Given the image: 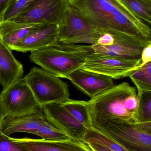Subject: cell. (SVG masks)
<instances>
[{"label": "cell", "mask_w": 151, "mask_h": 151, "mask_svg": "<svg viewBox=\"0 0 151 151\" xmlns=\"http://www.w3.org/2000/svg\"><path fill=\"white\" fill-rule=\"evenodd\" d=\"M91 45L56 43L54 47L31 52L30 60L59 78H66L80 69L87 56L92 53Z\"/></svg>", "instance_id": "3957f363"}, {"label": "cell", "mask_w": 151, "mask_h": 151, "mask_svg": "<svg viewBox=\"0 0 151 151\" xmlns=\"http://www.w3.org/2000/svg\"><path fill=\"white\" fill-rule=\"evenodd\" d=\"M83 141L87 143L103 145L113 151H128L109 137L91 127L88 129Z\"/></svg>", "instance_id": "d6986e66"}, {"label": "cell", "mask_w": 151, "mask_h": 151, "mask_svg": "<svg viewBox=\"0 0 151 151\" xmlns=\"http://www.w3.org/2000/svg\"><path fill=\"white\" fill-rule=\"evenodd\" d=\"M0 97L8 116L29 114L40 107L24 78L3 88Z\"/></svg>", "instance_id": "ba28073f"}, {"label": "cell", "mask_w": 151, "mask_h": 151, "mask_svg": "<svg viewBox=\"0 0 151 151\" xmlns=\"http://www.w3.org/2000/svg\"><path fill=\"white\" fill-rule=\"evenodd\" d=\"M12 140L29 151H93L83 140L52 141L40 139L12 138Z\"/></svg>", "instance_id": "5bb4252c"}, {"label": "cell", "mask_w": 151, "mask_h": 151, "mask_svg": "<svg viewBox=\"0 0 151 151\" xmlns=\"http://www.w3.org/2000/svg\"><path fill=\"white\" fill-rule=\"evenodd\" d=\"M35 0H16L5 13L2 21H13L32 5Z\"/></svg>", "instance_id": "cb8c5ba5"}, {"label": "cell", "mask_w": 151, "mask_h": 151, "mask_svg": "<svg viewBox=\"0 0 151 151\" xmlns=\"http://www.w3.org/2000/svg\"><path fill=\"white\" fill-rule=\"evenodd\" d=\"M0 151H29L14 142L11 137L0 130Z\"/></svg>", "instance_id": "d4e9b609"}, {"label": "cell", "mask_w": 151, "mask_h": 151, "mask_svg": "<svg viewBox=\"0 0 151 151\" xmlns=\"http://www.w3.org/2000/svg\"><path fill=\"white\" fill-rule=\"evenodd\" d=\"M59 25V34L57 43L96 45L98 38L103 33L85 21L69 4Z\"/></svg>", "instance_id": "8992f818"}, {"label": "cell", "mask_w": 151, "mask_h": 151, "mask_svg": "<svg viewBox=\"0 0 151 151\" xmlns=\"http://www.w3.org/2000/svg\"><path fill=\"white\" fill-rule=\"evenodd\" d=\"M60 104L86 128L89 129L92 127L88 108L87 101L73 100L69 98Z\"/></svg>", "instance_id": "ac0fdd59"}, {"label": "cell", "mask_w": 151, "mask_h": 151, "mask_svg": "<svg viewBox=\"0 0 151 151\" xmlns=\"http://www.w3.org/2000/svg\"><path fill=\"white\" fill-rule=\"evenodd\" d=\"M16 1V0H10L9 4V7H8V9L9 8V7L11 6L12 4H13V3H14Z\"/></svg>", "instance_id": "f546056e"}, {"label": "cell", "mask_w": 151, "mask_h": 151, "mask_svg": "<svg viewBox=\"0 0 151 151\" xmlns=\"http://www.w3.org/2000/svg\"><path fill=\"white\" fill-rule=\"evenodd\" d=\"M138 106L134 118V122H151V91L137 93Z\"/></svg>", "instance_id": "44dd1931"}, {"label": "cell", "mask_w": 151, "mask_h": 151, "mask_svg": "<svg viewBox=\"0 0 151 151\" xmlns=\"http://www.w3.org/2000/svg\"><path fill=\"white\" fill-rule=\"evenodd\" d=\"M59 24H45L18 42L11 49L26 53L54 47L58 42Z\"/></svg>", "instance_id": "7c38bea8"}, {"label": "cell", "mask_w": 151, "mask_h": 151, "mask_svg": "<svg viewBox=\"0 0 151 151\" xmlns=\"http://www.w3.org/2000/svg\"><path fill=\"white\" fill-rule=\"evenodd\" d=\"M114 36L115 42L111 46L91 45L93 53L129 59H140L143 50L151 44V41L139 40L124 35Z\"/></svg>", "instance_id": "8fae6325"}, {"label": "cell", "mask_w": 151, "mask_h": 151, "mask_svg": "<svg viewBox=\"0 0 151 151\" xmlns=\"http://www.w3.org/2000/svg\"><path fill=\"white\" fill-rule=\"evenodd\" d=\"M141 66L145 64L151 62V44L146 46L143 50L141 55Z\"/></svg>", "instance_id": "4316f807"}, {"label": "cell", "mask_w": 151, "mask_h": 151, "mask_svg": "<svg viewBox=\"0 0 151 151\" xmlns=\"http://www.w3.org/2000/svg\"><path fill=\"white\" fill-rule=\"evenodd\" d=\"M69 4L90 25L113 35L151 40L150 28L121 0H69Z\"/></svg>", "instance_id": "6da1fadb"}, {"label": "cell", "mask_w": 151, "mask_h": 151, "mask_svg": "<svg viewBox=\"0 0 151 151\" xmlns=\"http://www.w3.org/2000/svg\"><path fill=\"white\" fill-rule=\"evenodd\" d=\"M24 78L40 107L70 98L68 84L42 68L33 67Z\"/></svg>", "instance_id": "5b68a950"}, {"label": "cell", "mask_w": 151, "mask_h": 151, "mask_svg": "<svg viewBox=\"0 0 151 151\" xmlns=\"http://www.w3.org/2000/svg\"><path fill=\"white\" fill-rule=\"evenodd\" d=\"M128 151H151V122L112 120L92 127Z\"/></svg>", "instance_id": "277c9868"}, {"label": "cell", "mask_w": 151, "mask_h": 151, "mask_svg": "<svg viewBox=\"0 0 151 151\" xmlns=\"http://www.w3.org/2000/svg\"><path fill=\"white\" fill-rule=\"evenodd\" d=\"M141 59H129L103 55L92 53L89 54L81 70L120 79L129 76L141 66Z\"/></svg>", "instance_id": "52a82bcc"}, {"label": "cell", "mask_w": 151, "mask_h": 151, "mask_svg": "<svg viewBox=\"0 0 151 151\" xmlns=\"http://www.w3.org/2000/svg\"><path fill=\"white\" fill-rule=\"evenodd\" d=\"M129 77L136 86L137 93L151 91V62L141 66Z\"/></svg>", "instance_id": "ffe728a7"}, {"label": "cell", "mask_w": 151, "mask_h": 151, "mask_svg": "<svg viewBox=\"0 0 151 151\" xmlns=\"http://www.w3.org/2000/svg\"><path fill=\"white\" fill-rule=\"evenodd\" d=\"M137 17L151 23V0H121Z\"/></svg>", "instance_id": "7402d4cb"}, {"label": "cell", "mask_w": 151, "mask_h": 151, "mask_svg": "<svg viewBox=\"0 0 151 151\" xmlns=\"http://www.w3.org/2000/svg\"><path fill=\"white\" fill-rule=\"evenodd\" d=\"M68 79L90 99L114 85L112 78L109 76L81 69L72 73Z\"/></svg>", "instance_id": "4fadbf2b"}, {"label": "cell", "mask_w": 151, "mask_h": 151, "mask_svg": "<svg viewBox=\"0 0 151 151\" xmlns=\"http://www.w3.org/2000/svg\"><path fill=\"white\" fill-rule=\"evenodd\" d=\"M115 37L109 33L104 32L98 40L96 45L110 46L114 43Z\"/></svg>", "instance_id": "484cf974"}, {"label": "cell", "mask_w": 151, "mask_h": 151, "mask_svg": "<svg viewBox=\"0 0 151 151\" xmlns=\"http://www.w3.org/2000/svg\"><path fill=\"white\" fill-rule=\"evenodd\" d=\"M12 50L0 40V83L3 88L22 78L24 73L23 65Z\"/></svg>", "instance_id": "2e32d148"}, {"label": "cell", "mask_w": 151, "mask_h": 151, "mask_svg": "<svg viewBox=\"0 0 151 151\" xmlns=\"http://www.w3.org/2000/svg\"><path fill=\"white\" fill-rule=\"evenodd\" d=\"M7 116L6 111L4 107L0 97V130H1V129L4 120Z\"/></svg>", "instance_id": "83f0119b"}, {"label": "cell", "mask_w": 151, "mask_h": 151, "mask_svg": "<svg viewBox=\"0 0 151 151\" xmlns=\"http://www.w3.org/2000/svg\"><path fill=\"white\" fill-rule=\"evenodd\" d=\"M41 107L35 111L22 116H6L3 122L1 130L7 136L18 132L34 134L40 126L47 121Z\"/></svg>", "instance_id": "9a60e30c"}, {"label": "cell", "mask_w": 151, "mask_h": 151, "mask_svg": "<svg viewBox=\"0 0 151 151\" xmlns=\"http://www.w3.org/2000/svg\"><path fill=\"white\" fill-rule=\"evenodd\" d=\"M44 23L27 24L14 21L0 22V40L11 49Z\"/></svg>", "instance_id": "e0dca14e"}, {"label": "cell", "mask_w": 151, "mask_h": 151, "mask_svg": "<svg viewBox=\"0 0 151 151\" xmlns=\"http://www.w3.org/2000/svg\"><path fill=\"white\" fill-rule=\"evenodd\" d=\"M88 144L93 151H113L105 146L96 144L88 143Z\"/></svg>", "instance_id": "f1b7e54d"}, {"label": "cell", "mask_w": 151, "mask_h": 151, "mask_svg": "<svg viewBox=\"0 0 151 151\" xmlns=\"http://www.w3.org/2000/svg\"><path fill=\"white\" fill-rule=\"evenodd\" d=\"M69 0H35L13 21L27 24H59Z\"/></svg>", "instance_id": "9c48e42d"}, {"label": "cell", "mask_w": 151, "mask_h": 151, "mask_svg": "<svg viewBox=\"0 0 151 151\" xmlns=\"http://www.w3.org/2000/svg\"><path fill=\"white\" fill-rule=\"evenodd\" d=\"M138 103L134 87L126 82L114 85L87 101L92 127L112 120L134 122Z\"/></svg>", "instance_id": "7a4b0ae2"}, {"label": "cell", "mask_w": 151, "mask_h": 151, "mask_svg": "<svg viewBox=\"0 0 151 151\" xmlns=\"http://www.w3.org/2000/svg\"><path fill=\"white\" fill-rule=\"evenodd\" d=\"M34 134L40 137L41 139L48 141H66L72 138L65 133L55 127L47 120L41 124Z\"/></svg>", "instance_id": "603a6c76"}, {"label": "cell", "mask_w": 151, "mask_h": 151, "mask_svg": "<svg viewBox=\"0 0 151 151\" xmlns=\"http://www.w3.org/2000/svg\"><path fill=\"white\" fill-rule=\"evenodd\" d=\"M47 121L71 138L83 140L88 129L77 121L61 104L52 103L42 106Z\"/></svg>", "instance_id": "30bf717a"}]
</instances>
